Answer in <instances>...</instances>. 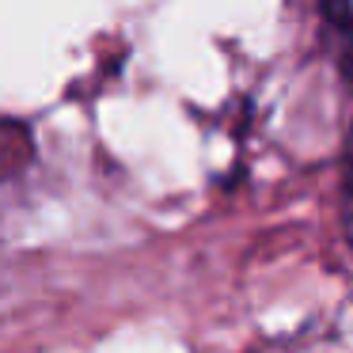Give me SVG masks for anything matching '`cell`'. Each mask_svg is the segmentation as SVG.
Wrapping results in <instances>:
<instances>
[{"label": "cell", "instance_id": "cell-1", "mask_svg": "<svg viewBox=\"0 0 353 353\" xmlns=\"http://www.w3.org/2000/svg\"><path fill=\"white\" fill-rule=\"evenodd\" d=\"M327 16L334 23L338 46H342L345 61H350V72H353V0H327Z\"/></svg>", "mask_w": 353, "mask_h": 353}]
</instances>
